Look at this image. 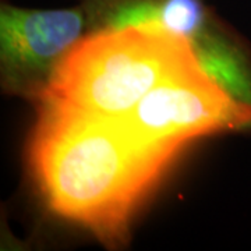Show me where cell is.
Segmentation results:
<instances>
[{
  "instance_id": "1",
  "label": "cell",
  "mask_w": 251,
  "mask_h": 251,
  "mask_svg": "<svg viewBox=\"0 0 251 251\" xmlns=\"http://www.w3.org/2000/svg\"><path fill=\"white\" fill-rule=\"evenodd\" d=\"M180 152L137 138L119 117L39 105L28 163L53 214L119 247Z\"/></svg>"
},
{
  "instance_id": "2",
  "label": "cell",
  "mask_w": 251,
  "mask_h": 251,
  "mask_svg": "<svg viewBox=\"0 0 251 251\" xmlns=\"http://www.w3.org/2000/svg\"><path fill=\"white\" fill-rule=\"evenodd\" d=\"M197 63L184 36L144 28L98 29L63 54L34 100L117 119L156 85Z\"/></svg>"
},
{
  "instance_id": "3",
  "label": "cell",
  "mask_w": 251,
  "mask_h": 251,
  "mask_svg": "<svg viewBox=\"0 0 251 251\" xmlns=\"http://www.w3.org/2000/svg\"><path fill=\"white\" fill-rule=\"evenodd\" d=\"M119 119L145 143L183 151L205 135L251 128V103L225 90L197 63L156 85Z\"/></svg>"
},
{
  "instance_id": "4",
  "label": "cell",
  "mask_w": 251,
  "mask_h": 251,
  "mask_svg": "<svg viewBox=\"0 0 251 251\" xmlns=\"http://www.w3.org/2000/svg\"><path fill=\"white\" fill-rule=\"evenodd\" d=\"M84 25L85 7L23 9L3 1L0 49L7 85L35 98L63 54L80 39Z\"/></svg>"
},
{
  "instance_id": "5",
  "label": "cell",
  "mask_w": 251,
  "mask_h": 251,
  "mask_svg": "<svg viewBox=\"0 0 251 251\" xmlns=\"http://www.w3.org/2000/svg\"><path fill=\"white\" fill-rule=\"evenodd\" d=\"M209 31L211 25L191 41L200 66L236 98L251 103L250 63L236 46Z\"/></svg>"
}]
</instances>
